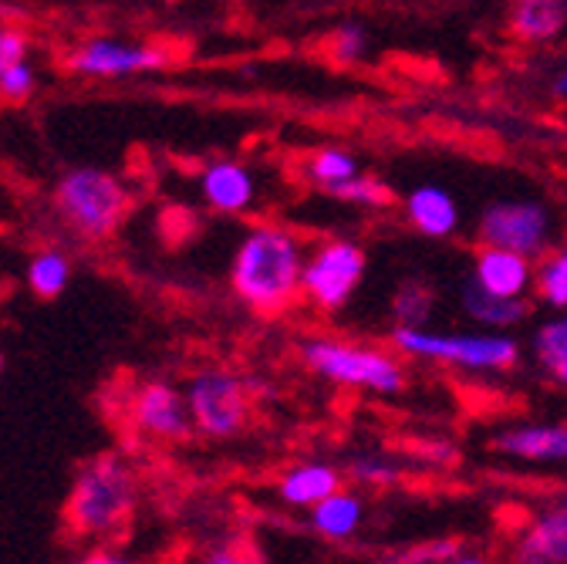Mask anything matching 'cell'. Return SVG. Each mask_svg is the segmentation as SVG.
<instances>
[{"label":"cell","mask_w":567,"mask_h":564,"mask_svg":"<svg viewBox=\"0 0 567 564\" xmlns=\"http://www.w3.org/2000/svg\"><path fill=\"white\" fill-rule=\"evenodd\" d=\"M301 362L324 382L344 389H365L375 396H395L409 386L402 362L385 348L341 341V338H308L301 341Z\"/></svg>","instance_id":"277c9868"},{"label":"cell","mask_w":567,"mask_h":564,"mask_svg":"<svg viewBox=\"0 0 567 564\" xmlns=\"http://www.w3.org/2000/svg\"><path fill=\"white\" fill-rule=\"evenodd\" d=\"M199 193H203L206 206L217 209V214H244V209L254 203L257 186H254V176L247 166L217 160L199 173Z\"/></svg>","instance_id":"9a60e30c"},{"label":"cell","mask_w":567,"mask_h":564,"mask_svg":"<svg viewBox=\"0 0 567 564\" xmlns=\"http://www.w3.org/2000/svg\"><path fill=\"white\" fill-rule=\"evenodd\" d=\"M511 564H567V504L540 511L514 537Z\"/></svg>","instance_id":"7c38bea8"},{"label":"cell","mask_w":567,"mask_h":564,"mask_svg":"<svg viewBox=\"0 0 567 564\" xmlns=\"http://www.w3.org/2000/svg\"><path fill=\"white\" fill-rule=\"evenodd\" d=\"M341 486H344V470H338L334 463H318V460L295 463L274 480L277 501L291 511H311Z\"/></svg>","instance_id":"4fadbf2b"},{"label":"cell","mask_w":567,"mask_h":564,"mask_svg":"<svg viewBox=\"0 0 567 564\" xmlns=\"http://www.w3.org/2000/svg\"><path fill=\"white\" fill-rule=\"evenodd\" d=\"M554 92H557V95H567V72H564V75L557 79V85H554Z\"/></svg>","instance_id":"836d02e7"},{"label":"cell","mask_w":567,"mask_h":564,"mask_svg":"<svg viewBox=\"0 0 567 564\" xmlns=\"http://www.w3.org/2000/svg\"><path fill=\"white\" fill-rule=\"evenodd\" d=\"M324 51L334 64H351L359 61L362 51H365V31L359 24H341L328 41H324Z\"/></svg>","instance_id":"f1b7e54d"},{"label":"cell","mask_w":567,"mask_h":564,"mask_svg":"<svg viewBox=\"0 0 567 564\" xmlns=\"http://www.w3.org/2000/svg\"><path fill=\"white\" fill-rule=\"evenodd\" d=\"M547 209L537 203H493L480 217L476 237L483 247L514 250L520 257H540L547 247Z\"/></svg>","instance_id":"30bf717a"},{"label":"cell","mask_w":567,"mask_h":564,"mask_svg":"<svg viewBox=\"0 0 567 564\" xmlns=\"http://www.w3.org/2000/svg\"><path fill=\"white\" fill-rule=\"evenodd\" d=\"M173 64V51L156 41H125V38H85L64 51V68L85 82H122L135 75H153Z\"/></svg>","instance_id":"52a82bcc"},{"label":"cell","mask_w":567,"mask_h":564,"mask_svg":"<svg viewBox=\"0 0 567 564\" xmlns=\"http://www.w3.org/2000/svg\"><path fill=\"white\" fill-rule=\"evenodd\" d=\"M436 564H489V557H483V554H473V551H460V554H453V557H443V561H436Z\"/></svg>","instance_id":"d6a6232c"},{"label":"cell","mask_w":567,"mask_h":564,"mask_svg":"<svg viewBox=\"0 0 567 564\" xmlns=\"http://www.w3.org/2000/svg\"><path fill=\"white\" fill-rule=\"evenodd\" d=\"M534 291L554 308H567V250H557L540 260L534 270Z\"/></svg>","instance_id":"cb8c5ba5"},{"label":"cell","mask_w":567,"mask_h":564,"mask_svg":"<svg viewBox=\"0 0 567 564\" xmlns=\"http://www.w3.org/2000/svg\"><path fill=\"white\" fill-rule=\"evenodd\" d=\"M122 419L135 440L156 447H179L193 430L186 392L169 379H138L122 396Z\"/></svg>","instance_id":"8992f818"},{"label":"cell","mask_w":567,"mask_h":564,"mask_svg":"<svg viewBox=\"0 0 567 564\" xmlns=\"http://www.w3.org/2000/svg\"><path fill=\"white\" fill-rule=\"evenodd\" d=\"M38 92V68L24 58V61H11L0 64V99L4 102H28Z\"/></svg>","instance_id":"4316f807"},{"label":"cell","mask_w":567,"mask_h":564,"mask_svg":"<svg viewBox=\"0 0 567 564\" xmlns=\"http://www.w3.org/2000/svg\"><path fill=\"white\" fill-rule=\"evenodd\" d=\"M301 240L284 227H254L237 244L230 264V288L234 295L260 318H277L291 311L301 298V274H305Z\"/></svg>","instance_id":"7a4b0ae2"},{"label":"cell","mask_w":567,"mask_h":564,"mask_svg":"<svg viewBox=\"0 0 567 564\" xmlns=\"http://www.w3.org/2000/svg\"><path fill=\"white\" fill-rule=\"evenodd\" d=\"M324 193L338 196V199H348V203H365V206H392L395 203V193L372 180V176H351V180H341L334 186H328Z\"/></svg>","instance_id":"484cf974"},{"label":"cell","mask_w":567,"mask_h":564,"mask_svg":"<svg viewBox=\"0 0 567 564\" xmlns=\"http://www.w3.org/2000/svg\"><path fill=\"white\" fill-rule=\"evenodd\" d=\"M132 209L128 186L102 166H75L54 183V214L79 240L102 244L118 234Z\"/></svg>","instance_id":"3957f363"},{"label":"cell","mask_w":567,"mask_h":564,"mask_svg":"<svg viewBox=\"0 0 567 564\" xmlns=\"http://www.w3.org/2000/svg\"><path fill=\"white\" fill-rule=\"evenodd\" d=\"M409 221L425 234V237H446L456 227V206L453 199L436 189V186H419L409 196Z\"/></svg>","instance_id":"ffe728a7"},{"label":"cell","mask_w":567,"mask_h":564,"mask_svg":"<svg viewBox=\"0 0 567 564\" xmlns=\"http://www.w3.org/2000/svg\"><path fill=\"white\" fill-rule=\"evenodd\" d=\"M196 564H267L264 561V551L260 544L250 537V534H227L220 541H213L199 557Z\"/></svg>","instance_id":"603a6c76"},{"label":"cell","mask_w":567,"mask_h":564,"mask_svg":"<svg viewBox=\"0 0 567 564\" xmlns=\"http://www.w3.org/2000/svg\"><path fill=\"white\" fill-rule=\"evenodd\" d=\"M463 308L473 321L480 325H493V328H511L520 325L530 315V301L524 298H501V295H489L483 291L476 280L470 277L463 285Z\"/></svg>","instance_id":"d6986e66"},{"label":"cell","mask_w":567,"mask_h":564,"mask_svg":"<svg viewBox=\"0 0 567 564\" xmlns=\"http://www.w3.org/2000/svg\"><path fill=\"white\" fill-rule=\"evenodd\" d=\"M0 379H4V348H0Z\"/></svg>","instance_id":"e575fe53"},{"label":"cell","mask_w":567,"mask_h":564,"mask_svg":"<svg viewBox=\"0 0 567 564\" xmlns=\"http://www.w3.org/2000/svg\"><path fill=\"white\" fill-rule=\"evenodd\" d=\"M433 305H436V291L425 285L419 277H409L395 288L392 295V321L395 328H422L433 315Z\"/></svg>","instance_id":"44dd1931"},{"label":"cell","mask_w":567,"mask_h":564,"mask_svg":"<svg viewBox=\"0 0 567 564\" xmlns=\"http://www.w3.org/2000/svg\"><path fill=\"white\" fill-rule=\"evenodd\" d=\"M186 406L193 416V430L213 443L240 440L254 422V389L244 376L224 366L196 369L186 386Z\"/></svg>","instance_id":"5b68a950"},{"label":"cell","mask_w":567,"mask_h":564,"mask_svg":"<svg viewBox=\"0 0 567 564\" xmlns=\"http://www.w3.org/2000/svg\"><path fill=\"white\" fill-rule=\"evenodd\" d=\"M489 450L520 463H564L567 460V422H524L489 440Z\"/></svg>","instance_id":"8fae6325"},{"label":"cell","mask_w":567,"mask_h":564,"mask_svg":"<svg viewBox=\"0 0 567 564\" xmlns=\"http://www.w3.org/2000/svg\"><path fill=\"white\" fill-rule=\"evenodd\" d=\"M28 58V34L18 28H0V64Z\"/></svg>","instance_id":"4dcf8cb0"},{"label":"cell","mask_w":567,"mask_h":564,"mask_svg":"<svg viewBox=\"0 0 567 564\" xmlns=\"http://www.w3.org/2000/svg\"><path fill=\"white\" fill-rule=\"evenodd\" d=\"M138 473L128 457L105 450L89 457L71 476L64 498V527L71 537L109 544L122 537L138 511Z\"/></svg>","instance_id":"6da1fadb"},{"label":"cell","mask_w":567,"mask_h":564,"mask_svg":"<svg viewBox=\"0 0 567 564\" xmlns=\"http://www.w3.org/2000/svg\"><path fill=\"white\" fill-rule=\"evenodd\" d=\"M460 551H463V541L446 537V541H440V544H419V547H412V551H399L389 564H436V561L453 557V554H460Z\"/></svg>","instance_id":"f546056e"},{"label":"cell","mask_w":567,"mask_h":564,"mask_svg":"<svg viewBox=\"0 0 567 564\" xmlns=\"http://www.w3.org/2000/svg\"><path fill=\"white\" fill-rule=\"evenodd\" d=\"M354 170H359V163H354V160H351L348 153H341V150H318V153H311L308 163H305L308 180L318 183L321 189H328V186H334V183H341V180H351Z\"/></svg>","instance_id":"d4e9b609"},{"label":"cell","mask_w":567,"mask_h":564,"mask_svg":"<svg viewBox=\"0 0 567 564\" xmlns=\"http://www.w3.org/2000/svg\"><path fill=\"white\" fill-rule=\"evenodd\" d=\"M392 341L409 356L476 372H507L520 362V345L504 335H436L425 328H395Z\"/></svg>","instance_id":"ba28073f"},{"label":"cell","mask_w":567,"mask_h":564,"mask_svg":"<svg viewBox=\"0 0 567 564\" xmlns=\"http://www.w3.org/2000/svg\"><path fill=\"white\" fill-rule=\"evenodd\" d=\"M348 476L359 486H395L402 480V466L389 457H354L348 463Z\"/></svg>","instance_id":"83f0119b"},{"label":"cell","mask_w":567,"mask_h":564,"mask_svg":"<svg viewBox=\"0 0 567 564\" xmlns=\"http://www.w3.org/2000/svg\"><path fill=\"white\" fill-rule=\"evenodd\" d=\"M71 274H75V264L61 247H41L28 257L24 267V280H28V291L38 301H54L68 291L71 285Z\"/></svg>","instance_id":"ac0fdd59"},{"label":"cell","mask_w":567,"mask_h":564,"mask_svg":"<svg viewBox=\"0 0 567 564\" xmlns=\"http://www.w3.org/2000/svg\"><path fill=\"white\" fill-rule=\"evenodd\" d=\"M365 277V250L351 240H331L305 260L301 298L318 311H338Z\"/></svg>","instance_id":"9c48e42d"},{"label":"cell","mask_w":567,"mask_h":564,"mask_svg":"<svg viewBox=\"0 0 567 564\" xmlns=\"http://www.w3.org/2000/svg\"><path fill=\"white\" fill-rule=\"evenodd\" d=\"M64 564H146V561L128 557V554L112 551V547H92V551H82L75 557H68Z\"/></svg>","instance_id":"1f68e13d"},{"label":"cell","mask_w":567,"mask_h":564,"mask_svg":"<svg viewBox=\"0 0 567 564\" xmlns=\"http://www.w3.org/2000/svg\"><path fill=\"white\" fill-rule=\"evenodd\" d=\"M473 280L501 298H524V291L534 280V267L527 257L514 254V250H501V247H480L476 264H473Z\"/></svg>","instance_id":"5bb4252c"},{"label":"cell","mask_w":567,"mask_h":564,"mask_svg":"<svg viewBox=\"0 0 567 564\" xmlns=\"http://www.w3.org/2000/svg\"><path fill=\"white\" fill-rule=\"evenodd\" d=\"M567 24V4L564 0H514L511 11V31L517 41L540 44L564 31Z\"/></svg>","instance_id":"e0dca14e"},{"label":"cell","mask_w":567,"mask_h":564,"mask_svg":"<svg viewBox=\"0 0 567 564\" xmlns=\"http://www.w3.org/2000/svg\"><path fill=\"white\" fill-rule=\"evenodd\" d=\"M534 351H537V362L567 386V318H554L547 321L537 338H534Z\"/></svg>","instance_id":"7402d4cb"},{"label":"cell","mask_w":567,"mask_h":564,"mask_svg":"<svg viewBox=\"0 0 567 564\" xmlns=\"http://www.w3.org/2000/svg\"><path fill=\"white\" fill-rule=\"evenodd\" d=\"M365 521V504L359 493H351V490H334L331 498H324L318 507H311L308 514V524L318 537L324 541H348L359 534Z\"/></svg>","instance_id":"2e32d148"}]
</instances>
